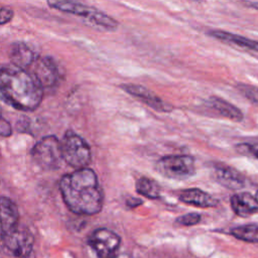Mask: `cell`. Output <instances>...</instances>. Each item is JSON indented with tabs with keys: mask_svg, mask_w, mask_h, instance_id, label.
Instances as JSON below:
<instances>
[{
	"mask_svg": "<svg viewBox=\"0 0 258 258\" xmlns=\"http://www.w3.org/2000/svg\"><path fill=\"white\" fill-rule=\"evenodd\" d=\"M61 198L69 210L77 215L92 216L103 207V189L97 174L91 168L76 169L59 181Z\"/></svg>",
	"mask_w": 258,
	"mask_h": 258,
	"instance_id": "obj_1",
	"label": "cell"
},
{
	"mask_svg": "<svg viewBox=\"0 0 258 258\" xmlns=\"http://www.w3.org/2000/svg\"><path fill=\"white\" fill-rule=\"evenodd\" d=\"M43 98V88L32 73L7 66L0 68V99L20 111H34Z\"/></svg>",
	"mask_w": 258,
	"mask_h": 258,
	"instance_id": "obj_2",
	"label": "cell"
},
{
	"mask_svg": "<svg viewBox=\"0 0 258 258\" xmlns=\"http://www.w3.org/2000/svg\"><path fill=\"white\" fill-rule=\"evenodd\" d=\"M50 8L58 11L74 14L76 16L86 19L88 23L107 30L116 29L118 22L111 16L107 15L103 11L80 3L77 0H46Z\"/></svg>",
	"mask_w": 258,
	"mask_h": 258,
	"instance_id": "obj_3",
	"label": "cell"
},
{
	"mask_svg": "<svg viewBox=\"0 0 258 258\" xmlns=\"http://www.w3.org/2000/svg\"><path fill=\"white\" fill-rule=\"evenodd\" d=\"M62 159L76 169L87 167L91 162L92 154L89 144L72 130L66 132L60 141Z\"/></svg>",
	"mask_w": 258,
	"mask_h": 258,
	"instance_id": "obj_4",
	"label": "cell"
},
{
	"mask_svg": "<svg viewBox=\"0 0 258 258\" xmlns=\"http://www.w3.org/2000/svg\"><path fill=\"white\" fill-rule=\"evenodd\" d=\"M31 157L36 165L42 169H57L63 160L60 141L53 135L41 138L33 146Z\"/></svg>",
	"mask_w": 258,
	"mask_h": 258,
	"instance_id": "obj_5",
	"label": "cell"
},
{
	"mask_svg": "<svg viewBox=\"0 0 258 258\" xmlns=\"http://www.w3.org/2000/svg\"><path fill=\"white\" fill-rule=\"evenodd\" d=\"M156 170L171 179H185L196 172L195 158L189 155H167L157 160Z\"/></svg>",
	"mask_w": 258,
	"mask_h": 258,
	"instance_id": "obj_6",
	"label": "cell"
},
{
	"mask_svg": "<svg viewBox=\"0 0 258 258\" xmlns=\"http://www.w3.org/2000/svg\"><path fill=\"white\" fill-rule=\"evenodd\" d=\"M88 243L98 258H113L120 247V237L110 229L99 228L89 237Z\"/></svg>",
	"mask_w": 258,
	"mask_h": 258,
	"instance_id": "obj_7",
	"label": "cell"
},
{
	"mask_svg": "<svg viewBox=\"0 0 258 258\" xmlns=\"http://www.w3.org/2000/svg\"><path fill=\"white\" fill-rule=\"evenodd\" d=\"M4 247L17 258H26L33 248V236L29 230L16 227L2 239Z\"/></svg>",
	"mask_w": 258,
	"mask_h": 258,
	"instance_id": "obj_8",
	"label": "cell"
},
{
	"mask_svg": "<svg viewBox=\"0 0 258 258\" xmlns=\"http://www.w3.org/2000/svg\"><path fill=\"white\" fill-rule=\"evenodd\" d=\"M120 88L129 95L139 99L141 102L145 103L147 106H149L155 111L165 113L171 112L173 110V106L171 104L163 101L158 96H156L152 91L148 90L143 86L135 84H122L120 85Z\"/></svg>",
	"mask_w": 258,
	"mask_h": 258,
	"instance_id": "obj_9",
	"label": "cell"
},
{
	"mask_svg": "<svg viewBox=\"0 0 258 258\" xmlns=\"http://www.w3.org/2000/svg\"><path fill=\"white\" fill-rule=\"evenodd\" d=\"M32 74L37 79L42 88H52L59 80L60 74L54 59L49 56L38 57L34 61Z\"/></svg>",
	"mask_w": 258,
	"mask_h": 258,
	"instance_id": "obj_10",
	"label": "cell"
},
{
	"mask_svg": "<svg viewBox=\"0 0 258 258\" xmlns=\"http://www.w3.org/2000/svg\"><path fill=\"white\" fill-rule=\"evenodd\" d=\"M19 212L16 204L6 197H0V239L18 226Z\"/></svg>",
	"mask_w": 258,
	"mask_h": 258,
	"instance_id": "obj_11",
	"label": "cell"
},
{
	"mask_svg": "<svg viewBox=\"0 0 258 258\" xmlns=\"http://www.w3.org/2000/svg\"><path fill=\"white\" fill-rule=\"evenodd\" d=\"M214 175L219 183L230 189H240L245 186V176L229 165H216Z\"/></svg>",
	"mask_w": 258,
	"mask_h": 258,
	"instance_id": "obj_12",
	"label": "cell"
},
{
	"mask_svg": "<svg viewBox=\"0 0 258 258\" xmlns=\"http://www.w3.org/2000/svg\"><path fill=\"white\" fill-rule=\"evenodd\" d=\"M8 55L12 66L26 70L36 60L35 53L31 47L24 42H14L10 45Z\"/></svg>",
	"mask_w": 258,
	"mask_h": 258,
	"instance_id": "obj_13",
	"label": "cell"
},
{
	"mask_svg": "<svg viewBox=\"0 0 258 258\" xmlns=\"http://www.w3.org/2000/svg\"><path fill=\"white\" fill-rule=\"evenodd\" d=\"M206 104L209 108H211V110L215 111L218 115L222 117H225L235 122H241L243 120L244 116L242 111L237 106L231 104L230 102L226 101L221 97L211 96L206 101Z\"/></svg>",
	"mask_w": 258,
	"mask_h": 258,
	"instance_id": "obj_14",
	"label": "cell"
},
{
	"mask_svg": "<svg viewBox=\"0 0 258 258\" xmlns=\"http://www.w3.org/2000/svg\"><path fill=\"white\" fill-rule=\"evenodd\" d=\"M231 207L234 213L240 217H248L258 213V202L249 192H241L232 196Z\"/></svg>",
	"mask_w": 258,
	"mask_h": 258,
	"instance_id": "obj_15",
	"label": "cell"
},
{
	"mask_svg": "<svg viewBox=\"0 0 258 258\" xmlns=\"http://www.w3.org/2000/svg\"><path fill=\"white\" fill-rule=\"evenodd\" d=\"M178 198L182 203L199 208H211L218 205V201L213 196L199 188L184 189Z\"/></svg>",
	"mask_w": 258,
	"mask_h": 258,
	"instance_id": "obj_16",
	"label": "cell"
},
{
	"mask_svg": "<svg viewBox=\"0 0 258 258\" xmlns=\"http://www.w3.org/2000/svg\"><path fill=\"white\" fill-rule=\"evenodd\" d=\"M209 35H211L212 37L219 39L221 41L224 42H228V43H233L235 45L253 50L258 52V41L254 40V39H250L247 38L245 36L239 35V34H235L229 31H224V30H218V29H214V30H210L209 31Z\"/></svg>",
	"mask_w": 258,
	"mask_h": 258,
	"instance_id": "obj_17",
	"label": "cell"
},
{
	"mask_svg": "<svg viewBox=\"0 0 258 258\" xmlns=\"http://www.w3.org/2000/svg\"><path fill=\"white\" fill-rule=\"evenodd\" d=\"M136 190L138 194L148 198V199H157L160 196V186L159 184L149 177L142 176L136 181Z\"/></svg>",
	"mask_w": 258,
	"mask_h": 258,
	"instance_id": "obj_18",
	"label": "cell"
},
{
	"mask_svg": "<svg viewBox=\"0 0 258 258\" xmlns=\"http://www.w3.org/2000/svg\"><path fill=\"white\" fill-rule=\"evenodd\" d=\"M231 234L239 240L249 243H258V225L250 224L239 226L232 229Z\"/></svg>",
	"mask_w": 258,
	"mask_h": 258,
	"instance_id": "obj_19",
	"label": "cell"
},
{
	"mask_svg": "<svg viewBox=\"0 0 258 258\" xmlns=\"http://www.w3.org/2000/svg\"><path fill=\"white\" fill-rule=\"evenodd\" d=\"M236 89L253 105L258 107V87L245 84V83H238L236 85Z\"/></svg>",
	"mask_w": 258,
	"mask_h": 258,
	"instance_id": "obj_20",
	"label": "cell"
},
{
	"mask_svg": "<svg viewBox=\"0 0 258 258\" xmlns=\"http://www.w3.org/2000/svg\"><path fill=\"white\" fill-rule=\"evenodd\" d=\"M202 217L198 213H188L176 218L175 223L181 226H194L201 222Z\"/></svg>",
	"mask_w": 258,
	"mask_h": 258,
	"instance_id": "obj_21",
	"label": "cell"
},
{
	"mask_svg": "<svg viewBox=\"0 0 258 258\" xmlns=\"http://www.w3.org/2000/svg\"><path fill=\"white\" fill-rule=\"evenodd\" d=\"M236 149L241 154L249 155V156H253L255 158H258V147H256L254 145H251V144H248V143H242V144L237 145Z\"/></svg>",
	"mask_w": 258,
	"mask_h": 258,
	"instance_id": "obj_22",
	"label": "cell"
},
{
	"mask_svg": "<svg viewBox=\"0 0 258 258\" xmlns=\"http://www.w3.org/2000/svg\"><path fill=\"white\" fill-rule=\"evenodd\" d=\"M13 15H14V12L10 7L8 6L1 7L0 8V25L8 23L12 19Z\"/></svg>",
	"mask_w": 258,
	"mask_h": 258,
	"instance_id": "obj_23",
	"label": "cell"
},
{
	"mask_svg": "<svg viewBox=\"0 0 258 258\" xmlns=\"http://www.w3.org/2000/svg\"><path fill=\"white\" fill-rule=\"evenodd\" d=\"M12 134V127L10 123L0 115V136L8 137Z\"/></svg>",
	"mask_w": 258,
	"mask_h": 258,
	"instance_id": "obj_24",
	"label": "cell"
},
{
	"mask_svg": "<svg viewBox=\"0 0 258 258\" xmlns=\"http://www.w3.org/2000/svg\"><path fill=\"white\" fill-rule=\"evenodd\" d=\"M140 204H142V201L139 200V199H136V198H131L130 200L127 201V205L130 208H135V207H137Z\"/></svg>",
	"mask_w": 258,
	"mask_h": 258,
	"instance_id": "obj_25",
	"label": "cell"
},
{
	"mask_svg": "<svg viewBox=\"0 0 258 258\" xmlns=\"http://www.w3.org/2000/svg\"><path fill=\"white\" fill-rule=\"evenodd\" d=\"M113 258H133V257L127 253H119V254L115 255Z\"/></svg>",
	"mask_w": 258,
	"mask_h": 258,
	"instance_id": "obj_26",
	"label": "cell"
},
{
	"mask_svg": "<svg viewBox=\"0 0 258 258\" xmlns=\"http://www.w3.org/2000/svg\"><path fill=\"white\" fill-rule=\"evenodd\" d=\"M249 6L258 10V2H249Z\"/></svg>",
	"mask_w": 258,
	"mask_h": 258,
	"instance_id": "obj_27",
	"label": "cell"
},
{
	"mask_svg": "<svg viewBox=\"0 0 258 258\" xmlns=\"http://www.w3.org/2000/svg\"><path fill=\"white\" fill-rule=\"evenodd\" d=\"M254 197H255V199H256V201H257V202H258V190H257V191H256V194H255V196H254Z\"/></svg>",
	"mask_w": 258,
	"mask_h": 258,
	"instance_id": "obj_28",
	"label": "cell"
}]
</instances>
